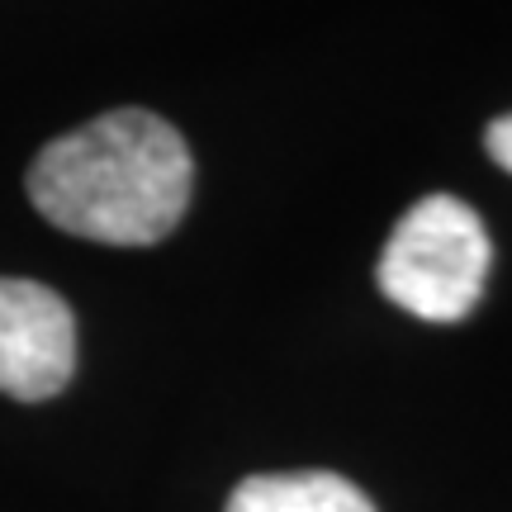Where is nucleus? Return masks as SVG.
<instances>
[{
    "instance_id": "f257e3e1",
    "label": "nucleus",
    "mask_w": 512,
    "mask_h": 512,
    "mask_svg": "<svg viewBox=\"0 0 512 512\" xmlns=\"http://www.w3.org/2000/svg\"><path fill=\"white\" fill-rule=\"evenodd\" d=\"M195 185L190 147L162 114L114 110L62 133L29 166V200L62 233L152 247L181 223Z\"/></svg>"
},
{
    "instance_id": "f03ea898",
    "label": "nucleus",
    "mask_w": 512,
    "mask_h": 512,
    "mask_svg": "<svg viewBox=\"0 0 512 512\" xmlns=\"http://www.w3.org/2000/svg\"><path fill=\"white\" fill-rule=\"evenodd\" d=\"M489 233L456 195H427L399 219L380 256V290L422 323H460L489 280Z\"/></svg>"
},
{
    "instance_id": "7ed1b4c3",
    "label": "nucleus",
    "mask_w": 512,
    "mask_h": 512,
    "mask_svg": "<svg viewBox=\"0 0 512 512\" xmlns=\"http://www.w3.org/2000/svg\"><path fill=\"white\" fill-rule=\"evenodd\" d=\"M76 370V318L38 280L0 275V394L53 399Z\"/></svg>"
},
{
    "instance_id": "20e7f679",
    "label": "nucleus",
    "mask_w": 512,
    "mask_h": 512,
    "mask_svg": "<svg viewBox=\"0 0 512 512\" xmlns=\"http://www.w3.org/2000/svg\"><path fill=\"white\" fill-rule=\"evenodd\" d=\"M228 512H375L351 479L328 470H299V475H252L242 479Z\"/></svg>"
},
{
    "instance_id": "39448f33",
    "label": "nucleus",
    "mask_w": 512,
    "mask_h": 512,
    "mask_svg": "<svg viewBox=\"0 0 512 512\" xmlns=\"http://www.w3.org/2000/svg\"><path fill=\"white\" fill-rule=\"evenodd\" d=\"M484 143H489V157H494V162L512 176V114H503V119H494V124H489Z\"/></svg>"
}]
</instances>
